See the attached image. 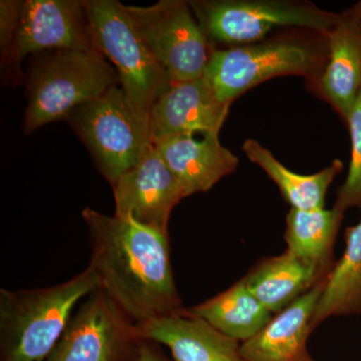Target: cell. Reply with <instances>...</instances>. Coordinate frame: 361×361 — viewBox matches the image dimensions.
Segmentation results:
<instances>
[{
	"mask_svg": "<svg viewBox=\"0 0 361 361\" xmlns=\"http://www.w3.org/2000/svg\"><path fill=\"white\" fill-rule=\"evenodd\" d=\"M116 217L168 233L171 213L186 198L179 180L157 151L149 147L137 165L113 185Z\"/></svg>",
	"mask_w": 361,
	"mask_h": 361,
	"instance_id": "10",
	"label": "cell"
},
{
	"mask_svg": "<svg viewBox=\"0 0 361 361\" xmlns=\"http://www.w3.org/2000/svg\"><path fill=\"white\" fill-rule=\"evenodd\" d=\"M326 39L329 56L317 87L346 122L361 90V11L355 6L341 14Z\"/></svg>",
	"mask_w": 361,
	"mask_h": 361,
	"instance_id": "15",
	"label": "cell"
},
{
	"mask_svg": "<svg viewBox=\"0 0 361 361\" xmlns=\"http://www.w3.org/2000/svg\"><path fill=\"white\" fill-rule=\"evenodd\" d=\"M242 151L252 163L265 171L268 177L279 188L285 200L292 208L298 210L324 208L329 188L343 168L342 161L334 160L331 165L316 174H297L285 167L269 149L255 140H246Z\"/></svg>",
	"mask_w": 361,
	"mask_h": 361,
	"instance_id": "20",
	"label": "cell"
},
{
	"mask_svg": "<svg viewBox=\"0 0 361 361\" xmlns=\"http://www.w3.org/2000/svg\"><path fill=\"white\" fill-rule=\"evenodd\" d=\"M94 42L118 73L120 87L144 129L157 99L170 89L167 71L118 0H82Z\"/></svg>",
	"mask_w": 361,
	"mask_h": 361,
	"instance_id": "4",
	"label": "cell"
},
{
	"mask_svg": "<svg viewBox=\"0 0 361 361\" xmlns=\"http://www.w3.org/2000/svg\"><path fill=\"white\" fill-rule=\"evenodd\" d=\"M346 123L351 141L350 163L348 177L337 191L334 206L343 213L350 208L361 210V90Z\"/></svg>",
	"mask_w": 361,
	"mask_h": 361,
	"instance_id": "22",
	"label": "cell"
},
{
	"mask_svg": "<svg viewBox=\"0 0 361 361\" xmlns=\"http://www.w3.org/2000/svg\"><path fill=\"white\" fill-rule=\"evenodd\" d=\"M116 85H120L118 73L99 49L35 54L26 82L25 132L32 134L47 123L68 120L80 106Z\"/></svg>",
	"mask_w": 361,
	"mask_h": 361,
	"instance_id": "3",
	"label": "cell"
},
{
	"mask_svg": "<svg viewBox=\"0 0 361 361\" xmlns=\"http://www.w3.org/2000/svg\"><path fill=\"white\" fill-rule=\"evenodd\" d=\"M90 233V267L104 291L135 324L182 310L169 233L94 209L82 213Z\"/></svg>",
	"mask_w": 361,
	"mask_h": 361,
	"instance_id": "1",
	"label": "cell"
},
{
	"mask_svg": "<svg viewBox=\"0 0 361 361\" xmlns=\"http://www.w3.org/2000/svg\"><path fill=\"white\" fill-rule=\"evenodd\" d=\"M179 180L185 196L205 193L232 174L239 159L219 141V135H172L153 144Z\"/></svg>",
	"mask_w": 361,
	"mask_h": 361,
	"instance_id": "13",
	"label": "cell"
},
{
	"mask_svg": "<svg viewBox=\"0 0 361 361\" xmlns=\"http://www.w3.org/2000/svg\"><path fill=\"white\" fill-rule=\"evenodd\" d=\"M231 104L220 102L206 78L173 84L149 114L152 144L172 135L220 134Z\"/></svg>",
	"mask_w": 361,
	"mask_h": 361,
	"instance_id": "12",
	"label": "cell"
},
{
	"mask_svg": "<svg viewBox=\"0 0 361 361\" xmlns=\"http://www.w3.org/2000/svg\"><path fill=\"white\" fill-rule=\"evenodd\" d=\"M329 56L319 45L301 39H279L214 49L204 77L220 102L237 97L266 80L283 75L317 80Z\"/></svg>",
	"mask_w": 361,
	"mask_h": 361,
	"instance_id": "5",
	"label": "cell"
},
{
	"mask_svg": "<svg viewBox=\"0 0 361 361\" xmlns=\"http://www.w3.org/2000/svg\"><path fill=\"white\" fill-rule=\"evenodd\" d=\"M23 1L1 0L0 1V44L2 61L6 65H18L20 59L16 54V33Z\"/></svg>",
	"mask_w": 361,
	"mask_h": 361,
	"instance_id": "23",
	"label": "cell"
},
{
	"mask_svg": "<svg viewBox=\"0 0 361 361\" xmlns=\"http://www.w3.org/2000/svg\"><path fill=\"white\" fill-rule=\"evenodd\" d=\"M130 361H170L156 342L141 338Z\"/></svg>",
	"mask_w": 361,
	"mask_h": 361,
	"instance_id": "24",
	"label": "cell"
},
{
	"mask_svg": "<svg viewBox=\"0 0 361 361\" xmlns=\"http://www.w3.org/2000/svg\"><path fill=\"white\" fill-rule=\"evenodd\" d=\"M185 311L241 343L258 334L274 316L251 293L243 279Z\"/></svg>",
	"mask_w": 361,
	"mask_h": 361,
	"instance_id": "19",
	"label": "cell"
},
{
	"mask_svg": "<svg viewBox=\"0 0 361 361\" xmlns=\"http://www.w3.org/2000/svg\"><path fill=\"white\" fill-rule=\"evenodd\" d=\"M99 289L87 266L63 283L30 290H0V361H45L85 297Z\"/></svg>",
	"mask_w": 361,
	"mask_h": 361,
	"instance_id": "2",
	"label": "cell"
},
{
	"mask_svg": "<svg viewBox=\"0 0 361 361\" xmlns=\"http://www.w3.org/2000/svg\"><path fill=\"white\" fill-rule=\"evenodd\" d=\"M345 250L325 280L312 329L331 316L361 313V219L345 232Z\"/></svg>",
	"mask_w": 361,
	"mask_h": 361,
	"instance_id": "21",
	"label": "cell"
},
{
	"mask_svg": "<svg viewBox=\"0 0 361 361\" xmlns=\"http://www.w3.org/2000/svg\"><path fill=\"white\" fill-rule=\"evenodd\" d=\"M123 8L172 85L203 77L214 49L189 2L160 0L149 6L123 4Z\"/></svg>",
	"mask_w": 361,
	"mask_h": 361,
	"instance_id": "8",
	"label": "cell"
},
{
	"mask_svg": "<svg viewBox=\"0 0 361 361\" xmlns=\"http://www.w3.org/2000/svg\"><path fill=\"white\" fill-rule=\"evenodd\" d=\"M141 338L137 325L97 289L71 316L45 361H130Z\"/></svg>",
	"mask_w": 361,
	"mask_h": 361,
	"instance_id": "9",
	"label": "cell"
},
{
	"mask_svg": "<svg viewBox=\"0 0 361 361\" xmlns=\"http://www.w3.org/2000/svg\"><path fill=\"white\" fill-rule=\"evenodd\" d=\"M135 325L142 338L167 346L174 361H247L241 342L188 314L185 308Z\"/></svg>",
	"mask_w": 361,
	"mask_h": 361,
	"instance_id": "14",
	"label": "cell"
},
{
	"mask_svg": "<svg viewBox=\"0 0 361 361\" xmlns=\"http://www.w3.org/2000/svg\"><path fill=\"white\" fill-rule=\"evenodd\" d=\"M344 213L334 207L313 210L291 208L286 217V251L324 276L334 269V243Z\"/></svg>",
	"mask_w": 361,
	"mask_h": 361,
	"instance_id": "18",
	"label": "cell"
},
{
	"mask_svg": "<svg viewBox=\"0 0 361 361\" xmlns=\"http://www.w3.org/2000/svg\"><path fill=\"white\" fill-rule=\"evenodd\" d=\"M325 280L273 316L255 336L242 342L243 357L247 361H317L308 353L306 343Z\"/></svg>",
	"mask_w": 361,
	"mask_h": 361,
	"instance_id": "16",
	"label": "cell"
},
{
	"mask_svg": "<svg viewBox=\"0 0 361 361\" xmlns=\"http://www.w3.org/2000/svg\"><path fill=\"white\" fill-rule=\"evenodd\" d=\"M92 49H99L82 0L23 1L16 33L20 61L44 51Z\"/></svg>",
	"mask_w": 361,
	"mask_h": 361,
	"instance_id": "11",
	"label": "cell"
},
{
	"mask_svg": "<svg viewBox=\"0 0 361 361\" xmlns=\"http://www.w3.org/2000/svg\"><path fill=\"white\" fill-rule=\"evenodd\" d=\"M68 123L90 149L101 174L113 186L151 146L120 85L71 113Z\"/></svg>",
	"mask_w": 361,
	"mask_h": 361,
	"instance_id": "7",
	"label": "cell"
},
{
	"mask_svg": "<svg viewBox=\"0 0 361 361\" xmlns=\"http://www.w3.org/2000/svg\"><path fill=\"white\" fill-rule=\"evenodd\" d=\"M356 8L358 9V11H361V1L360 2H358L357 4H356Z\"/></svg>",
	"mask_w": 361,
	"mask_h": 361,
	"instance_id": "25",
	"label": "cell"
},
{
	"mask_svg": "<svg viewBox=\"0 0 361 361\" xmlns=\"http://www.w3.org/2000/svg\"><path fill=\"white\" fill-rule=\"evenodd\" d=\"M326 278L285 251L260 261L242 279L251 293L275 315Z\"/></svg>",
	"mask_w": 361,
	"mask_h": 361,
	"instance_id": "17",
	"label": "cell"
},
{
	"mask_svg": "<svg viewBox=\"0 0 361 361\" xmlns=\"http://www.w3.org/2000/svg\"><path fill=\"white\" fill-rule=\"evenodd\" d=\"M189 6L207 39L238 47L261 42L280 27L313 30L325 37L341 14L310 2L289 0H192Z\"/></svg>",
	"mask_w": 361,
	"mask_h": 361,
	"instance_id": "6",
	"label": "cell"
}]
</instances>
